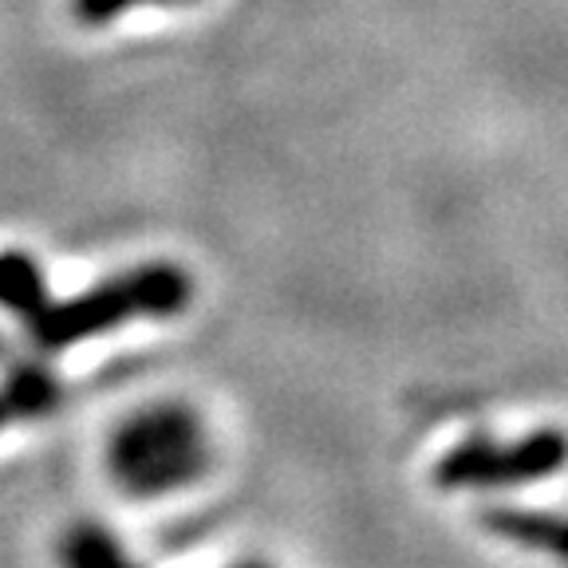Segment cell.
<instances>
[{
	"label": "cell",
	"mask_w": 568,
	"mask_h": 568,
	"mask_svg": "<svg viewBox=\"0 0 568 568\" xmlns=\"http://www.w3.org/2000/svg\"><path fill=\"white\" fill-rule=\"evenodd\" d=\"M0 359H4V344H0Z\"/></svg>",
	"instance_id": "9c48e42d"
},
{
	"label": "cell",
	"mask_w": 568,
	"mask_h": 568,
	"mask_svg": "<svg viewBox=\"0 0 568 568\" xmlns=\"http://www.w3.org/2000/svg\"><path fill=\"white\" fill-rule=\"evenodd\" d=\"M55 560H60V568H139L131 552L115 541V532L91 521L71 525L63 532L55 545Z\"/></svg>",
	"instance_id": "5b68a950"
},
{
	"label": "cell",
	"mask_w": 568,
	"mask_h": 568,
	"mask_svg": "<svg viewBox=\"0 0 568 568\" xmlns=\"http://www.w3.org/2000/svg\"><path fill=\"white\" fill-rule=\"evenodd\" d=\"M139 4H194V0H75L71 9H75V17L83 24L95 28V24H111L115 17L139 9Z\"/></svg>",
	"instance_id": "52a82bcc"
},
{
	"label": "cell",
	"mask_w": 568,
	"mask_h": 568,
	"mask_svg": "<svg viewBox=\"0 0 568 568\" xmlns=\"http://www.w3.org/2000/svg\"><path fill=\"white\" fill-rule=\"evenodd\" d=\"M486 525L509 541L521 545H541L552 552H568V525L565 521H549V517H532V514H514V509H494L486 514Z\"/></svg>",
	"instance_id": "8992f818"
},
{
	"label": "cell",
	"mask_w": 568,
	"mask_h": 568,
	"mask_svg": "<svg viewBox=\"0 0 568 568\" xmlns=\"http://www.w3.org/2000/svg\"><path fill=\"white\" fill-rule=\"evenodd\" d=\"M237 568H268V565H237Z\"/></svg>",
	"instance_id": "ba28073f"
},
{
	"label": "cell",
	"mask_w": 568,
	"mask_h": 568,
	"mask_svg": "<svg viewBox=\"0 0 568 568\" xmlns=\"http://www.w3.org/2000/svg\"><path fill=\"white\" fill-rule=\"evenodd\" d=\"M194 301V284L178 265H139L91 293L52 301L44 273L28 253H0V308H9L40 352H68L80 339L115 332L134 320H170Z\"/></svg>",
	"instance_id": "6da1fadb"
},
{
	"label": "cell",
	"mask_w": 568,
	"mask_h": 568,
	"mask_svg": "<svg viewBox=\"0 0 568 568\" xmlns=\"http://www.w3.org/2000/svg\"><path fill=\"white\" fill-rule=\"evenodd\" d=\"M213 462L202 418L182 403H159L131 415L106 446V470L123 494L166 497L205 478Z\"/></svg>",
	"instance_id": "7a4b0ae2"
},
{
	"label": "cell",
	"mask_w": 568,
	"mask_h": 568,
	"mask_svg": "<svg viewBox=\"0 0 568 568\" xmlns=\"http://www.w3.org/2000/svg\"><path fill=\"white\" fill-rule=\"evenodd\" d=\"M568 458V443L552 430L545 435L517 438V443H489V438H470L454 446L438 462L435 481L446 489L466 486H517V481L549 478L560 462Z\"/></svg>",
	"instance_id": "3957f363"
},
{
	"label": "cell",
	"mask_w": 568,
	"mask_h": 568,
	"mask_svg": "<svg viewBox=\"0 0 568 568\" xmlns=\"http://www.w3.org/2000/svg\"><path fill=\"white\" fill-rule=\"evenodd\" d=\"M63 399V387L44 364H12L0 383V430L32 418H48Z\"/></svg>",
	"instance_id": "277c9868"
}]
</instances>
